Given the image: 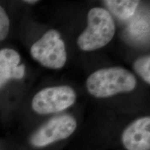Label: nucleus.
Instances as JSON below:
<instances>
[{"mask_svg":"<svg viewBox=\"0 0 150 150\" xmlns=\"http://www.w3.org/2000/svg\"><path fill=\"white\" fill-rule=\"evenodd\" d=\"M86 88L97 98H106L120 93H129L136 88L134 75L120 67L99 69L86 80Z\"/></svg>","mask_w":150,"mask_h":150,"instance_id":"1","label":"nucleus"},{"mask_svg":"<svg viewBox=\"0 0 150 150\" xmlns=\"http://www.w3.org/2000/svg\"><path fill=\"white\" fill-rule=\"evenodd\" d=\"M88 26L77 39L80 50L95 51L108 45L115 33V25L110 13L105 8L95 7L89 11Z\"/></svg>","mask_w":150,"mask_h":150,"instance_id":"2","label":"nucleus"},{"mask_svg":"<svg viewBox=\"0 0 150 150\" xmlns=\"http://www.w3.org/2000/svg\"><path fill=\"white\" fill-rule=\"evenodd\" d=\"M30 53L33 59L47 68L59 70L67 61L65 42L56 30L51 29L31 46Z\"/></svg>","mask_w":150,"mask_h":150,"instance_id":"3","label":"nucleus"},{"mask_svg":"<svg viewBox=\"0 0 150 150\" xmlns=\"http://www.w3.org/2000/svg\"><path fill=\"white\" fill-rule=\"evenodd\" d=\"M76 99V93L70 86H53L45 88L35 94L31 107L40 115L56 113L72 106Z\"/></svg>","mask_w":150,"mask_h":150,"instance_id":"4","label":"nucleus"},{"mask_svg":"<svg viewBox=\"0 0 150 150\" xmlns=\"http://www.w3.org/2000/svg\"><path fill=\"white\" fill-rule=\"evenodd\" d=\"M77 123L72 115L56 116L45 123L32 134L30 143L33 147L42 148L69 138L76 130Z\"/></svg>","mask_w":150,"mask_h":150,"instance_id":"5","label":"nucleus"},{"mask_svg":"<svg viewBox=\"0 0 150 150\" xmlns=\"http://www.w3.org/2000/svg\"><path fill=\"white\" fill-rule=\"evenodd\" d=\"M122 142L127 150H149V116L138 118L128 125L122 134Z\"/></svg>","mask_w":150,"mask_h":150,"instance_id":"6","label":"nucleus"},{"mask_svg":"<svg viewBox=\"0 0 150 150\" xmlns=\"http://www.w3.org/2000/svg\"><path fill=\"white\" fill-rule=\"evenodd\" d=\"M20 54L13 49L0 50V88L11 79H22L25 75V66L20 64Z\"/></svg>","mask_w":150,"mask_h":150,"instance_id":"7","label":"nucleus"},{"mask_svg":"<svg viewBox=\"0 0 150 150\" xmlns=\"http://www.w3.org/2000/svg\"><path fill=\"white\" fill-rule=\"evenodd\" d=\"M103 2L110 12L117 18L126 20L136 12L140 1L136 0H106Z\"/></svg>","mask_w":150,"mask_h":150,"instance_id":"8","label":"nucleus"},{"mask_svg":"<svg viewBox=\"0 0 150 150\" xmlns=\"http://www.w3.org/2000/svg\"><path fill=\"white\" fill-rule=\"evenodd\" d=\"M134 69L146 83L150 84V56L147 55L136 60Z\"/></svg>","mask_w":150,"mask_h":150,"instance_id":"9","label":"nucleus"},{"mask_svg":"<svg viewBox=\"0 0 150 150\" xmlns=\"http://www.w3.org/2000/svg\"><path fill=\"white\" fill-rule=\"evenodd\" d=\"M10 29V20L4 9L0 6V41L4 40Z\"/></svg>","mask_w":150,"mask_h":150,"instance_id":"10","label":"nucleus"},{"mask_svg":"<svg viewBox=\"0 0 150 150\" xmlns=\"http://www.w3.org/2000/svg\"><path fill=\"white\" fill-rule=\"evenodd\" d=\"M24 3L29 4H36L38 2V1L36 0H27V1H24Z\"/></svg>","mask_w":150,"mask_h":150,"instance_id":"11","label":"nucleus"}]
</instances>
